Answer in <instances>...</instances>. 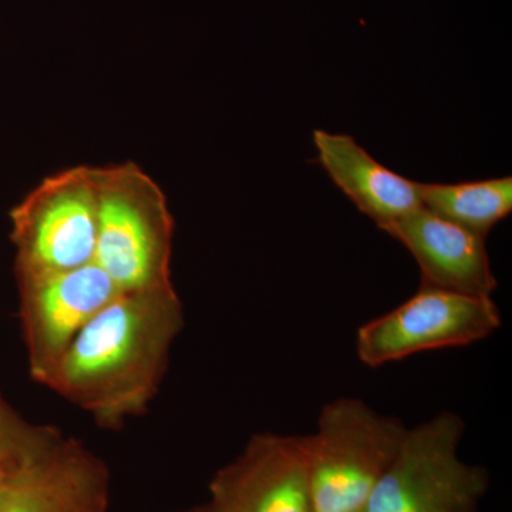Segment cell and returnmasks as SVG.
Returning <instances> with one entry per match:
<instances>
[{"label": "cell", "mask_w": 512, "mask_h": 512, "mask_svg": "<svg viewBox=\"0 0 512 512\" xmlns=\"http://www.w3.org/2000/svg\"><path fill=\"white\" fill-rule=\"evenodd\" d=\"M184 326L174 286L121 292L74 338L46 386L104 429L148 409Z\"/></svg>", "instance_id": "1"}, {"label": "cell", "mask_w": 512, "mask_h": 512, "mask_svg": "<svg viewBox=\"0 0 512 512\" xmlns=\"http://www.w3.org/2000/svg\"><path fill=\"white\" fill-rule=\"evenodd\" d=\"M97 235L94 264L121 292L171 282L174 221L160 187L136 164L94 168Z\"/></svg>", "instance_id": "2"}, {"label": "cell", "mask_w": 512, "mask_h": 512, "mask_svg": "<svg viewBox=\"0 0 512 512\" xmlns=\"http://www.w3.org/2000/svg\"><path fill=\"white\" fill-rule=\"evenodd\" d=\"M407 427L360 399L333 400L308 439L313 512L365 510Z\"/></svg>", "instance_id": "3"}, {"label": "cell", "mask_w": 512, "mask_h": 512, "mask_svg": "<svg viewBox=\"0 0 512 512\" xmlns=\"http://www.w3.org/2000/svg\"><path fill=\"white\" fill-rule=\"evenodd\" d=\"M464 421L444 412L407 429L366 512H477L487 493V470L458 457Z\"/></svg>", "instance_id": "4"}, {"label": "cell", "mask_w": 512, "mask_h": 512, "mask_svg": "<svg viewBox=\"0 0 512 512\" xmlns=\"http://www.w3.org/2000/svg\"><path fill=\"white\" fill-rule=\"evenodd\" d=\"M16 276L70 271L94 262L97 194L94 167H74L37 185L10 212Z\"/></svg>", "instance_id": "5"}, {"label": "cell", "mask_w": 512, "mask_h": 512, "mask_svg": "<svg viewBox=\"0 0 512 512\" xmlns=\"http://www.w3.org/2000/svg\"><path fill=\"white\" fill-rule=\"evenodd\" d=\"M501 320L491 296L421 284L409 301L357 330V357L379 367L429 350L473 345L497 332Z\"/></svg>", "instance_id": "6"}, {"label": "cell", "mask_w": 512, "mask_h": 512, "mask_svg": "<svg viewBox=\"0 0 512 512\" xmlns=\"http://www.w3.org/2000/svg\"><path fill=\"white\" fill-rule=\"evenodd\" d=\"M18 284L30 376L46 386L80 330L121 291L94 262Z\"/></svg>", "instance_id": "7"}, {"label": "cell", "mask_w": 512, "mask_h": 512, "mask_svg": "<svg viewBox=\"0 0 512 512\" xmlns=\"http://www.w3.org/2000/svg\"><path fill=\"white\" fill-rule=\"evenodd\" d=\"M225 512H313L306 436L259 433L210 484Z\"/></svg>", "instance_id": "8"}, {"label": "cell", "mask_w": 512, "mask_h": 512, "mask_svg": "<svg viewBox=\"0 0 512 512\" xmlns=\"http://www.w3.org/2000/svg\"><path fill=\"white\" fill-rule=\"evenodd\" d=\"M109 493L104 461L63 434L37 456L0 471V512H106Z\"/></svg>", "instance_id": "9"}, {"label": "cell", "mask_w": 512, "mask_h": 512, "mask_svg": "<svg viewBox=\"0 0 512 512\" xmlns=\"http://www.w3.org/2000/svg\"><path fill=\"white\" fill-rule=\"evenodd\" d=\"M409 249L421 271V284L473 296H491L497 279L485 237L420 210L383 229Z\"/></svg>", "instance_id": "10"}, {"label": "cell", "mask_w": 512, "mask_h": 512, "mask_svg": "<svg viewBox=\"0 0 512 512\" xmlns=\"http://www.w3.org/2000/svg\"><path fill=\"white\" fill-rule=\"evenodd\" d=\"M313 143L333 184L382 231L423 208L416 181L384 167L355 138L315 130Z\"/></svg>", "instance_id": "11"}, {"label": "cell", "mask_w": 512, "mask_h": 512, "mask_svg": "<svg viewBox=\"0 0 512 512\" xmlns=\"http://www.w3.org/2000/svg\"><path fill=\"white\" fill-rule=\"evenodd\" d=\"M421 205L437 217L485 237L512 211V178L460 184L417 183Z\"/></svg>", "instance_id": "12"}, {"label": "cell", "mask_w": 512, "mask_h": 512, "mask_svg": "<svg viewBox=\"0 0 512 512\" xmlns=\"http://www.w3.org/2000/svg\"><path fill=\"white\" fill-rule=\"evenodd\" d=\"M62 436L52 426H35L19 416L0 396V471L18 467L45 451Z\"/></svg>", "instance_id": "13"}, {"label": "cell", "mask_w": 512, "mask_h": 512, "mask_svg": "<svg viewBox=\"0 0 512 512\" xmlns=\"http://www.w3.org/2000/svg\"><path fill=\"white\" fill-rule=\"evenodd\" d=\"M184 512H225L222 508L218 507L214 501H208V503L197 505V507L191 508Z\"/></svg>", "instance_id": "14"}, {"label": "cell", "mask_w": 512, "mask_h": 512, "mask_svg": "<svg viewBox=\"0 0 512 512\" xmlns=\"http://www.w3.org/2000/svg\"><path fill=\"white\" fill-rule=\"evenodd\" d=\"M356 512H366L365 510H362V511H356Z\"/></svg>", "instance_id": "15"}]
</instances>
